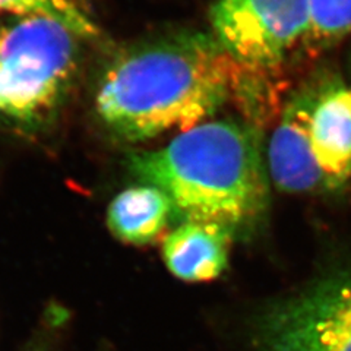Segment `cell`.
<instances>
[{
  "mask_svg": "<svg viewBox=\"0 0 351 351\" xmlns=\"http://www.w3.org/2000/svg\"><path fill=\"white\" fill-rule=\"evenodd\" d=\"M228 233L215 224L186 221L164 240V262L179 280H215L227 265Z\"/></svg>",
  "mask_w": 351,
  "mask_h": 351,
  "instance_id": "cell-8",
  "label": "cell"
},
{
  "mask_svg": "<svg viewBox=\"0 0 351 351\" xmlns=\"http://www.w3.org/2000/svg\"><path fill=\"white\" fill-rule=\"evenodd\" d=\"M0 12L59 21L80 38H95L98 29L75 0H0Z\"/></svg>",
  "mask_w": 351,
  "mask_h": 351,
  "instance_id": "cell-11",
  "label": "cell"
},
{
  "mask_svg": "<svg viewBox=\"0 0 351 351\" xmlns=\"http://www.w3.org/2000/svg\"><path fill=\"white\" fill-rule=\"evenodd\" d=\"M69 319L68 311L60 304H50L21 351H56L60 332Z\"/></svg>",
  "mask_w": 351,
  "mask_h": 351,
  "instance_id": "cell-12",
  "label": "cell"
},
{
  "mask_svg": "<svg viewBox=\"0 0 351 351\" xmlns=\"http://www.w3.org/2000/svg\"><path fill=\"white\" fill-rule=\"evenodd\" d=\"M171 211L169 196L156 186H132L108 205L107 226L123 243L148 245L166 228Z\"/></svg>",
  "mask_w": 351,
  "mask_h": 351,
  "instance_id": "cell-9",
  "label": "cell"
},
{
  "mask_svg": "<svg viewBox=\"0 0 351 351\" xmlns=\"http://www.w3.org/2000/svg\"><path fill=\"white\" fill-rule=\"evenodd\" d=\"M80 37L59 21L24 16L3 31L0 112L36 123L58 106L76 68Z\"/></svg>",
  "mask_w": 351,
  "mask_h": 351,
  "instance_id": "cell-3",
  "label": "cell"
},
{
  "mask_svg": "<svg viewBox=\"0 0 351 351\" xmlns=\"http://www.w3.org/2000/svg\"><path fill=\"white\" fill-rule=\"evenodd\" d=\"M241 64L213 36L178 32L120 53L95 95L103 126L126 142L205 123L233 100Z\"/></svg>",
  "mask_w": 351,
  "mask_h": 351,
  "instance_id": "cell-1",
  "label": "cell"
},
{
  "mask_svg": "<svg viewBox=\"0 0 351 351\" xmlns=\"http://www.w3.org/2000/svg\"><path fill=\"white\" fill-rule=\"evenodd\" d=\"M213 37L241 66L274 71L303 44L311 27L309 0H217Z\"/></svg>",
  "mask_w": 351,
  "mask_h": 351,
  "instance_id": "cell-4",
  "label": "cell"
},
{
  "mask_svg": "<svg viewBox=\"0 0 351 351\" xmlns=\"http://www.w3.org/2000/svg\"><path fill=\"white\" fill-rule=\"evenodd\" d=\"M129 170L169 196L186 221L232 230L265 205L259 129L214 120L182 132L166 147L130 154Z\"/></svg>",
  "mask_w": 351,
  "mask_h": 351,
  "instance_id": "cell-2",
  "label": "cell"
},
{
  "mask_svg": "<svg viewBox=\"0 0 351 351\" xmlns=\"http://www.w3.org/2000/svg\"><path fill=\"white\" fill-rule=\"evenodd\" d=\"M311 27L304 47L317 53L351 34V0H309Z\"/></svg>",
  "mask_w": 351,
  "mask_h": 351,
  "instance_id": "cell-10",
  "label": "cell"
},
{
  "mask_svg": "<svg viewBox=\"0 0 351 351\" xmlns=\"http://www.w3.org/2000/svg\"><path fill=\"white\" fill-rule=\"evenodd\" d=\"M2 41H3V29H0V47H2Z\"/></svg>",
  "mask_w": 351,
  "mask_h": 351,
  "instance_id": "cell-13",
  "label": "cell"
},
{
  "mask_svg": "<svg viewBox=\"0 0 351 351\" xmlns=\"http://www.w3.org/2000/svg\"><path fill=\"white\" fill-rule=\"evenodd\" d=\"M259 343L262 351H351V280L278 307Z\"/></svg>",
  "mask_w": 351,
  "mask_h": 351,
  "instance_id": "cell-5",
  "label": "cell"
},
{
  "mask_svg": "<svg viewBox=\"0 0 351 351\" xmlns=\"http://www.w3.org/2000/svg\"><path fill=\"white\" fill-rule=\"evenodd\" d=\"M334 81L329 76H315L291 93L281 108L268 158L272 180L285 192H311L325 183L312 152L311 128L315 107Z\"/></svg>",
  "mask_w": 351,
  "mask_h": 351,
  "instance_id": "cell-6",
  "label": "cell"
},
{
  "mask_svg": "<svg viewBox=\"0 0 351 351\" xmlns=\"http://www.w3.org/2000/svg\"><path fill=\"white\" fill-rule=\"evenodd\" d=\"M311 147L325 184L351 178V86L334 81L322 94L312 116Z\"/></svg>",
  "mask_w": 351,
  "mask_h": 351,
  "instance_id": "cell-7",
  "label": "cell"
}]
</instances>
